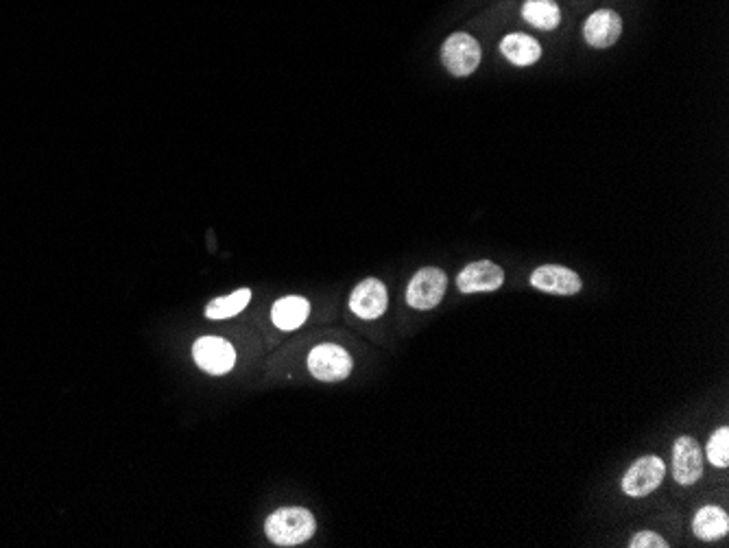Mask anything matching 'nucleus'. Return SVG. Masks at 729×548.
I'll use <instances>...</instances> for the list:
<instances>
[{
  "instance_id": "1",
  "label": "nucleus",
  "mask_w": 729,
  "mask_h": 548,
  "mask_svg": "<svg viewBox=\"0 0 729 548\" xmlns=\"http://www.w3.org/2000/svg\"><path fill=\"white\" fill-rule=\"evenodd\" d=\"M317 531L315 516L304 507H282L267 518L265 533L276 546H300Z\"/></svg>"
},
{
  "instance_id": "2",
  "label": "nucleus",
  "mask_w": 729,
  "mask_h": 548,
  "mask_svg": "<svg viewBox=\"0 0 729 548\" xmlns=\"http://www.w3.org/2000/svg\"><path fill=\"white\" fill-rule=\"evenodd\" d=\"M352 356L337 343H321L308 354V372L324 383H339L352 374Z\"/></svg>"
},
{
  "instance_id": "3",
  "label": "nucleus",
  "mask_w": 729,
  "mask_h": 548,
  "mask_svg": "<svg viewBox=\"0 0 729 548\" xmlns=\"http://www.w3.org/2000/svg\"><path fill=\"white\" fill-rule=\"evenodd\" d=\"M448 289V276L437 267H424L415 273L406 289V304L415 311H430L444 300Z\"/></svg>"
},
{
  "instance_id": "4",
  "label": "nucleus",
  "mask_w": 729,
  "mask_h": 548,
  "mask_svg": "<svg viewBox=\"0 0 729 548\" xmlns=\"http://www.w3.org/2000/svg\"><path fill=\"white\" fill-rule=\"evenodd\" d=\"M441 62L452 77H470L481 64V44L470 33H452L441 46Z\"/></svg>"
},
{
  "instance_id": "5",
  "label": "nucleus",
  "mask_w": 729,
  "mask_h": 548,
  "mask_svg": "<svg viewBox=\"0 0 729 548\" xmlns=\"http://www.w3.org/2000/svg\"><path fill=\"white\" fill-rule=\"evenodd\" d=\"M664 461L655 455L636 459L623 476V492L629 498H644L653 494L664 481Z\"/></svg>"
},
{
  "instance_id": "6",
  "label": "nucleus",
  "mask_w": 729,
  "mask_h": 548,
  "mask_svg": "<svg viewBox=\"0 0 729 548\" xmlns=\"http://www.w3.org/2000/svg\"><path fill=\"white\" fill-rule=\"evenodd\" d=\"M193 359L206 374L223 376L234 367L236 352L232 343H227L221 337H201L193 345Z\"/></svg>"
},
{
  "instance_id": "7",
  "label": "nucleus",
  "mask_w": 729,
  "mask_h": 548,
  "mask_svg": "<svg viewBox=\"0 0 729 548\" xmlns=\"http://www.w3.org/2000/svg\"><path fill=\"white\" fill-rule=\"evenodd\" d=\"M505 284V271L492 260H476L465 265L457 276V287L461 293H492Z\"/></svg>"
},
{
  "instance_id": "8",
  "label": "nucleus",
  "mask_w": 729,
  "mask_h": 548,
  "mask_svg": "<svg viewBox=\"0 0 729 548\" xmlns=\"http://www.w3.org/2000/svg\"><path fill=\"white\" fill-rule=\"evenodd\" d=\"M703 476V455L697 439L681 435L673 444V479L681 487L695 485Z\"/></svg>"
},
{
  "instance_id": "9",
  "label": "nucleus",
  "mask_w": 729,
  "mask_h": 548,
  "mask_svg": "<svg viewBox=\"0 0 729 548\" xmlns=\"http://www.w3.org/2000/svg\"><path fill=\"white\" fill-rule=\"evenodd\" d=\"M531 287L542 293L570 297L581 293L583 282L577 276V271H572L568 267L542 265L531 273Z\"/></svg>"
},
{
  "instance_id": "10",
  "label": "nucleus",
  "mask_w": 729,
  "mask_h": 548,
  "mask_svg": "<svg viewBox=\"0 0 729 548\" xmlns=\"http://www.w3.org/2000/svg\"><path fill=\"white\" fill-rule=\"evenodd\" d=\"M389 306V293L385 282L376 278L363 280L350 295V311L361 319H378Z\"/></svg>"
},
{
  "instance_id": "11",
  "label": "nucleus",
  "mask_w": 729,
  "mask_h": 548,
  "mask_svg": "<svg viewBox=\"0 0 729 548\" xmlns=\"http://www.w3.org/2000/svg\"><path fill=\"white\" fill-rule=\"evenodd\" d=\"M623 33V20L614 9H599L585 20L583 38L594 49H609L614 46Z\"/></svg>"
},
{
  "instance_id": "12",
  "label": "nucleus",
  "mask_w": 729,
  "mask_h": 548,
  "mask_svg": "<svg viewBox=\"0 0 729 548\" xmlns=\"http://www.w3.org/2000/svg\"><path fill=\"white\" fill-rule=\"evenodd\" d=\"M692 533H695L701 542L723 540L729 533L727 511L716 505L701 507L695 514V518H692Z\"/></svg>"
},
{
  "instance_id": "13",
  "label": "nucleus",
  "mask_w": 729,
  "mask_h": 548,
  "mask_svg": "<svg viewBox=\"0 0 729 548\" xmlns=\"http://www.w3.org/2000/svg\"><path fill=\"white\" fill-rule=\"evenodd\" d=\"M310 313V304L306 297L300 295H286L282 300H278L271 308V321L276 324L280 330L291 332L300 328L304 321L308 319Z\"/></svg>"
},
{
  "instance_id": "14",
  "label": "nucleus",
  "mask_w": 729,
  "mask_h": 548,
  "mask_svg": "<svg viewBox=\"0 0 729 548\" xmlns=\"http://www.w3.org/2000/svg\"><path fill=\"white\" fill-rule=\"evenodd\" d=\"M500 53L516 66H533L535 62H540L542 46L527 33H511L500 42Z\"/></svg>"
},
{
  "instance_id": "15",
  "label": "nucleus",
  "mask_w": 729,
  "mask_h": 548,
  "mask_svg": "<svg viewBox=\"0 0 729 548\" xmlns=\"http://www.w3.org/2000/svg\"><path fill=\"white\" fill-rule=\"evenodd\" d=\"M522 18L535 29L553 31L559 27L561 11L553 0H529V3H524L522 7Z\"/></svg>"
},
{
  "instance_id": "16",
  "label": "nucleus",
  "mask_w": 729,
  "mask_h": 548,
  "mask_svg": "<svg viewBox=\"0 0 729 548\" xmlns=\"http://www.w3.org/2000/svg\"><path fill=\"white\" fill-rule=\"evenodd\" d=\"M249 300H252V291H249V289H238L232 295L217 297V300L206 306V317L208 319L236 317L238 313L245 311V306L249 304Z\"/></svg>"
},
{
  "instance_id": "17",
  "label": "nucleus",
  "mask_w": 729,
  "mask_h": 548,
  "mask_svg": "<svg viewBox=\"0 0 729 548\" xmlns=\"http://www.w3.org/2000/svg\"><path fill=\"white\" fill-rule=\"evenodd\" d=\"M705 455L714 468L725 470L729 466V428L721 426L710 435L708 446H705Z\"/></svg>"
},
{
  "instance_id": "18",
  "label": "nucleus",
  "mask_w": 729,
  "mask_h": 548,
  "mask_svg": "<svg viewBox=\"0 0 729 548\" xmlns=\"http://www.w3.org/2000/svg\"><path fill=\"white\" fill-rule=\"evenodd\" d=\"M629 548H668V542L653 531H640L631 538Z\"/></svg>"
}]
</instances>
